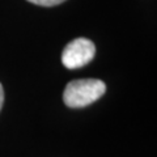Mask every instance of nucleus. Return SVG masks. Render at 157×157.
Returning <instances> with one entry per match:
<instances>
[{"label":"nucleus","mask_w":157,"mask_h":157,"mask_svg":"<svg viewBox=\"0 0 157 157\" xmlns=\"http://www.w3.org/2000/svg\"><path fill=\"white\" fill-rule=\"evenodd\" d=\"M106 85L97 78H80L68 82L63 101L68 107H85L104 96Z\"/></svg>","instance_id":"f257e3e1"},{"label":"nucleus","mask_w":157,"mask_h":157,"mask_svg":"<svg viewBox=\"0 0 157 157\" xmlns=\"http://www.w3.org/2000/svg\"><path fill=\"white\" fill-rule=\"evenodd\" d=\"M28 2L41 7H54V6H58V4L64 3L66 0H28Z\"/></svg>","instance_id":"7ed1b4c3"},{"label":"nucleus","mask_w":157,"mask_h":157,"mask_svg":"<svg viewBox=\"0 0 157 157\" xmlns=\"http://www.w3.org/2000/svg\"><path fill=\"white\" fill-rule=\"evenodd\" d=\"M3 102H4V90H3L2 84H0V110L3 107Z\"/></svg>","instance_id":"20e7f679"},{"label":"nucleus","mask_w":157,"mask_h":157,"mask_svg":"<svg viewBox=\"0 0 157 157\" xmlns=\"http://www.w3.org/2000/svg\"><path fill=\"white\" fill-rule=\"evenodd\" d=\"M96 54V46L86 38H76L64 47L62 52V63L68 70L84 67Z\"/></svg>","instance_id":"f03ea898"}]
</instances>
